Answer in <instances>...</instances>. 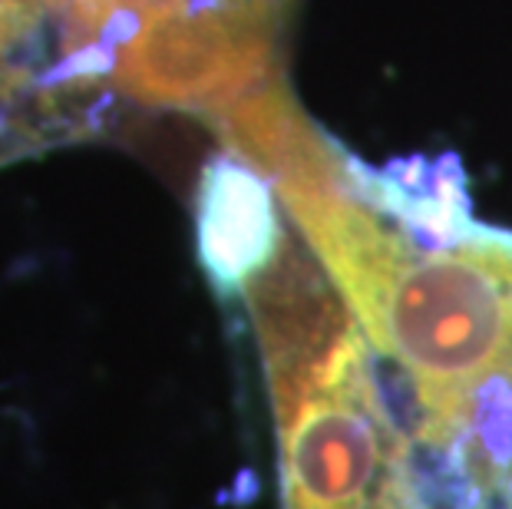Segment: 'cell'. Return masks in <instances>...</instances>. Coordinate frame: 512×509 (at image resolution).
I'll return each mask as SVG.
<instances>
[{
  "instance_id": "5",
  "label": "cell",
  "mask_w": 512,
  "mask_h": 509,
  "mask_svg": "<svg viewBox=\"0 0 512 509\" xmlns=\"http://www.w3.org/2000/svg\"><path fill=\"white\" fill-rule=\"evenodd\" d=\"M275 186L235 156L202 169L195 189V255L219 298H245L252 281L275 262L288 229Z\"/></svg>"
},
{
  "instance_id": "6",
  "label": "cell",
  "mask_w": 512,
  "mask_h": 509,
  "mask_svg": "<svg viewBox=\"0 0 512 509\" xmlns=\"http://www.w3.org/2000/svg\"><path fill=\"white\" fill-rule=\"evenodd\" d=\"M50 4L67 7L70 0H0V50L17 37H24L30 27H37L43 7Z\"/></svg>"
},
{
  "instance_id": "3",
  "label": "cell",
  "mask_w": 512,
  "mask_h": 509,
  "mask_svg": "<svg viewBox=\"0 0 512 509\" xmlns=\"http://www.w3.org/2000/svg\"><path fill=\"white\" fill-rule=\"evenodd\" d=\"M285 509H433L361 324L261 357Z\"/></svg>"
},
{
  "instance_id": "2",
  "label": "cell",
  "mask_w": 512,
  "mask_h": 509,
  "mask_svg": "<svg viewBox=\"0 0 512 509\" xmlns=\"http://www.w3.org/2000/svg\"><path fill=\"white\" fill-rule=\"evenodd\" d=\"M294 0H70L67 80L212 119L285 73Z\"/></svg>"
},
{
  "instance_id": "1",
  "label": "cell",
  "mask_w": 512,
  "mask_h": 509,
  "mask_svg": "<svg viewBox=\"0 0 512 509\" xmlns=\"http://www.w3.org/2000/svg\"><path fill=\"white\" fill-rule=\"evenodd\" d=\"M285 212L403 404L512 397V232L479 222L460 242L420 245L357 192L298 199Z\"/></svg>"
},
{
  "instance_id": "4",
  "label": "cell",
  "mask_w": 512,
  "mask_h": 509,
  "mask_svg": "<svg viewBox=\"0 0 512 509\" xmlns=\"http://www.w3.org/2000/svg\"><path fill=\"white\" fill-rule=\"evenodd\" d=\"M209 123L219 129L228 156L242 159L275 186L281 205L354 192V156L308 116L285 73L215 113Z\"/></svg>"
}]
</instances>
